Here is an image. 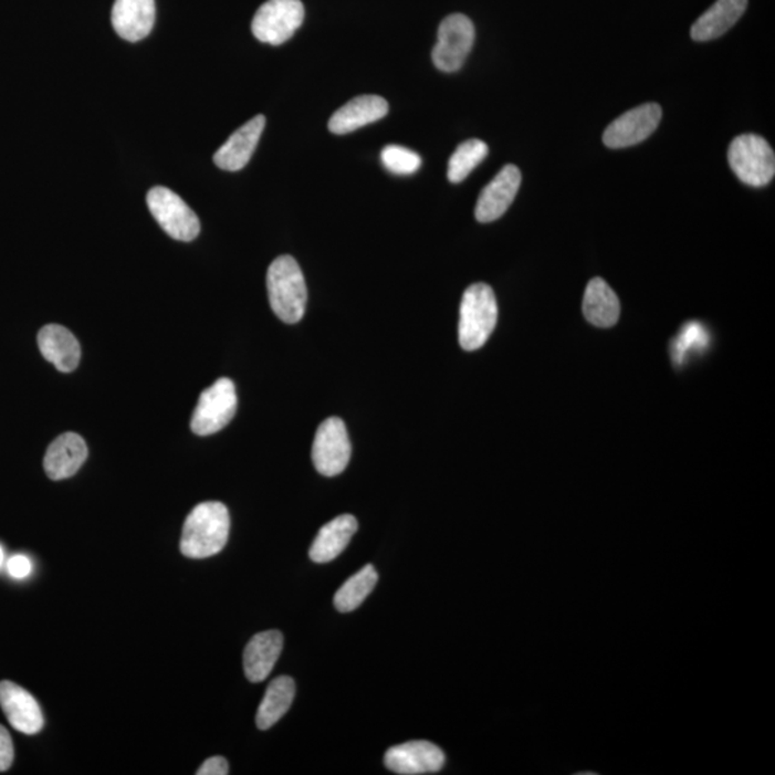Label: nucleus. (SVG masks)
I'll list each match as a JSON object with an SVG mask.
<instances>
[{"label":"nucleus","mask_w":775,"mask_h":775,"mask_svg":"<svg viewBox=\"0 0 775 775\" xmlns=\"http://www.w3.org/2000/svg\"><path fill=\"white\" fill-rule=\"evenodd\" d=\"M474 23L465 14L452 13L438 28V41L432 50V61L442 72H455L464 65L473 50Z\"/></svg>","instance_id":"obj_8"},{"label":"nucleus","mask_w":775,"mask_h":775,"mask_svg":"<svg viewBox=\"0 0 775 775\" xmlns=\"http://www.w3.org/2000/svg\"><path fill=\"white\" fill-rule=\"evenodd\" d=\"M489 156V146L481 139H469L457 147L449 161V180L451 182L464 181L485 157Z\"/></svg>","instance_id":"obj_25"},{"label":"nucleus","mask_w":775,"mask_h":775,"mask_svg":"<svg viewBox=\"0 0 775 775\" xmlns=\"http://www.w3.org/2000/svg\"><path fill=\"white\" fill-rule=\"evenodd\" d=\"M230 516L223 503L196 505L182 527L180 548L190 558H207L223 551L229 541Z\"/></svg>","instance_id":"obj_1"},{"label":"nucleus","mask_w":775,"mask_h":775,"mask_svg":"<svg viewBox=\"0 0 775 775\" xmlns=\"http://www.w3.org/2000/svg\"><path fill=\"white\" fill-rule=\"evenodd\" d=\"M662 119L661 105L649 103L629 109L606 128L604 143L609 148L637 146L651 137Z\"/></svg>","instance_id":"obj_10"},{"label":"nucleus","mask_w":775,"mask_h":775,"mask_svg":"<svg viewBox=\"0 0 775 775\" xmlns=\"http://www.w3.org/2000/svg\"><path fill=\"white\" fill-rule=\"evenodd\" d=\"M378 573L373 565L365 566L354 576H350L336 591L334 604L339 612H353L358 609L370 591L377 586Z\"/></svg>","instance_id":"obj_24"},{"label":"nucleus","mask_w":775,"mask_h":775,"mask_svg":"<svg viewBox=\"0 0 775 775\" xmlns=\"http://www.w3.org/2000/svg\"><path fill=\"white\" fill-rule=\"evenodd\" d=\"M499 307L493 289L474 283L464 292L460 307L459 341L461 348L473 353L485 345L495 325Z\"/></svg>","instance_id":"obj_3"},{"label":"nucleus","mask_w":775,"mask_h":775,"mask_svg":"<svg viewBox=\"0 0 775 775\" xmlns=\"http://www.w3.org/2000/svg\"><path fill=\"white\" fill-rule=\"evenodd\" d=\"M43 358L55 365L61 373H72L78 367L81 359V346L75 336L66 327L61 325L43 326L38 334Z\"/></svg>","instance_id":"obj_19"},{"label":"nucleus","mask_w":775,"mask_h":775,"mask_svg":"<svg viewBox=\"0 0 775 775\" xmlns=\"http://www.w3.org/2000/svg\"><path fill=\"white\" fill-rule=\"evenodd\" d=\"M7 567L9 575L14 577V579H23V577L31 575L32 572L31 561L23 555H17L9 558Z\"/></svg>","instance_id":"obj_29"},{"label":"nucleus","mask_w":775,"mask_h":775,"mask_svg":"<svg viewBox=\"0 0 775 775\" xmlns=\"http://www.w3.org/2000/svg\"><path fill=\"white\" fill-rule=\"evenodd\" d=\"M229 764L223 757H211L201 765L197 775H228Z\"/></svg>","instance_id":"obj_30"},{"label":"nucleus","mask_w":775,"mask_h":775,"mask_svg":"<svg viewBox=\"0 0 775 775\" xmlns=\"http://www.w3.org/2000/svg\"><path fill=\"white\" fill-rule=\"evenodd\" d=\"M14 758V750L11 735L3 725H0V773L11 768Z\"/></svg>","instance_id":"obj_28"},{"label":"nucleus","mask_w":775,"mask_h":775,"mask_svg":"<svg viewBox=\"0 0 775 775\" xmlns=\"http://www.w3.org/2000/svg\"><path fill=\"white\" fill-rule=\"evenodd\" d=\"M305 19L301 0H268L259 8L252 22L256 40L271 45H282L291 40Z\"/></svg>","instance_id":"obj_7"},{"label":"nucleus","mask_w":775,"mask_h":775,"mask_svg":"<svg viewBox=\"0 0 775 775\" xmlns=\"http://www.w3.org/2000/svg\"><path fill=\"white\" fill-rule=\"evenodd\" d=\"M520 185H522V172L519 168L513 164L503 167L502 171L481 191L475 206V219L480 223H491L502 218L516 199Z\"/></svg>","instance_id":"obj_12"},{"label":"nucleus","mask_w":775,"mask_h":775,"mask_svg":"<svg viewBox=\"0 0 775 775\" xmlns=\"http://www.w3.org/2000/svg\"><path fill=\"white\" fill-rule=\"evenodd\" d=\"M444 764L446 754L428 741H409L395 745L385 754V765L395 774H432L440 772Z\"/></svg>","instance_id":"obj_11"},{"label":"nucleus","mask_w":775,"mask_h":775,"mask_svg":"<svg viewBox=\"0 0 775 775\" xmlns=\"http://www.w3.org/2000/svg\"><path fill=\"white\" fill-rule=\"evenodd\" d=\"M748 0H716L691 28L692 40L706 42L729 32L747 11Z\"/></svg>","instance_id":"obj_20"},{"label":"nucleus","mask_w":775,"mask_h":775,"mask_svg":"<svg viewBox=\"0 0 775 775\" xmlns=\"http://www.w3.org/2000/svg\"><path fill=\"white\" fill-rule=\"evenodd\" d=\"M731 170L744 185L764 187L775 175V154L767 139L755 134H743L729 148Z\"/></svg>","instance_id":"obj_4"},{"label":"nucleus","mask_w":775,"mask_h":775,"mask_svg":"<svg viewBox=\"0 0 775 775\" xmlns=\"http://www.w3.org/2000/svg\"><path fill=\"white\" fill-rule=\"evenodd\" d=\"M269 302L279 320L297 324L305 315L307 289L300 263L292 256L273 260L268 271Z\"/></svg>","instance_id":"obj_2"},{"label":"nucleus","mask_w":775,"mask_h":775,"mask_svg":"<svg viewBox=\"0 0 775 775\" xmlns=\"http://www.w3.org/2000/svg\"><path fill=\"white\" fill-rule=\"evenodd\" d=\"M86 457L88 447L84 438L75 432H65L48 447L43 467L51 480H65L78 473Z\"/></svg>","instance_id":"obj_16"},{"label":"nucleus","mask_w":775,"mask_h":775,"mask_svg":"<svg viewBox=\"0 0 775 775\" xmlns=\"http://www.w3.org/2000/svg\"><path fill=\"white\" fill-rule=\"evenodd\" d=\"M238 411V394L232 379L220 378L206 391L191 417V430L197 436H211L223 430Z\"/></svg>","instance_id":"obj_5"},{"label":"nucleus","mask_w":775,"mask_h":775,"mask_svg":"<svg viewBox=\"0 0 775 775\" xmlns=\"http://www.w3.org/2000/svg\"><path fill=\"white\" fill-rule=\"evenodd\" d=\"M111 21L125 41L138 42L150 35L156 23L154 0H115Z\"/></svg>","instance_id":"obj_15"},{"label":"nucleus","mask_w":775,"mask_h":775,"mask_svg":"<svg viewBox=\"0 0 775 775\" xmlns=\"http://www.w3.org/2000/svg\"><path fill=\"white\" fill-rule=\"evenodd\" d=\"M0 706L19 733L35 735L43 729L40 704L22 687L11 681L0 682Z\"/></svg>","instance_id":"obj_13"},{"label":"nucleus","mask_w":775,"mask_h":775,"mask_svg":"<svg viewBox=\"0 0 775 775\" xmlns=\"http://www.w3.org/2000/svg\"><path fill=\"white\" fill-rule=\"evenodd\" d=\"M381 160L392 175L409 176L420 170L422 160L417 153L401 146H387L381 153Z\"/></svg>","instance_id":"obj_26"},{"label":"nucleus","mask_w":775,"mask_h":775,"mask_svg":"<svg viewBox=\"0 0 775 775\" xmlns=\"http://www.w3.org/2000/svg\"><path fill=\"white\" fill-rule=\"evenodd\" d=\"M296 694L295 681L291 677H279L268 687L262 704L259 705L256 724L258 729L266 731L272 729L291 708Z\"/></svg>","instance_id":"obj_23"},{"label":"nucleus","mask_w":775,"mask_h":775,"mask_svg":"<svg viewBox=\"0 0 775 775\" xmlns=\"http://www.w3.org/2000/svg\"><path fill=\"white\" fill-rule=\"evenodd\" d=\"M584 315L598 327H612L620 316V303L614 289L604 279H591L584 297Z\"/></svg>","instance_id":"obj_22"},{"label":"nucleus","mask_w":775,"mask_h":775,"mask_svg":"<svg viewBox=\"0 0 775 775\" xmlns=\"http://www.w3.org/2000/svg\"><path fill=\"white\" fill-rule=\"evenodd\" d=\"M264 125H266V118L263 115H256L238 132H234L228 142L216 151V166L226 171H239L248 166L250 158L256 150L259 139L262 137Z\"/></svg>","instance_id":"obj_14"},{"label":"nucleus","mask_w":775,"mask_h":775,"mask_svg":"<svg viewBox=\"0 0 775 775\" xmlns=\"http://www.w3.org/2000/svg\"><path fill=\"white\" fill-rule=\"evenodd\" d=\"M4 561V553L2 546H0V567H2Z\"/></svg>","instance_id":"obj_31"},{"label":"nucleus","mask_w":775,"mask_h":775,"mask_svg":"<svg viewBox=\"0 0 775 775\" xmlns=\"http://www.w3.org/2000/svg\"><path fill=\"white\" fill-rule=\"evenodd\" d=\"M358 531V522L350 514H342L325 524L312 543L310 556L315 563L335 561L345 551L350 538Z\"/></svg>","instance_id":"obj_21"},{"label":"nucleus","mask_w":775,"mask_h":775,"mask_svg":"<svg viewBox=\"0 0 775 775\" xmlns=\"http://www.w3.org/2000/svg\"><path fill=\"white\" fill-rule=\"evenodd\" d=\"M389 105L383 96L360 95L341 107L329 119L331 133L348 134L365 125L377 123L388 114Z\"/></svg>","instance_id":"obj_17"},{"label":"nucleus","mask_w":775,"mask_h":775,"mask_svg":"<svg viewBox=\"0 0 775 775\" xmlns=\"http://www.w3.org/2000/svg\"><path fill=\"white\" fill-rule=\"evenodd\" d=\"M147 206L164 232L180 242H191L200 233V220L186 201L167 187H154L147 195Z\"/></svg>","instance_id":"obj_6"},{"label":"nucleus","mask_w":775,"mask_h":775,"mask_svg":"<svg viewBox=\"0 0 775 775\" xmlns=\"http://www.w3.org/2000/svg\"><path fill=\"white\" fill-rule=\"evenodd\" d=\"M708 344V335L698 322H691L683 327L675 344H673L672 355L675 364L681 365L690 350L702 349Z\"/></svg>","instance_id":"obj_27"},{"label":"nucleus","mask_w":775,"mask_h":775,"mask_svg":"<svg viewBox=\"0 0 775 775\" xmlns=\"http://www.w3.org/2000/svg\"><path fill=\"white\" fill-rule=\"evenodd\" d=\"M283 649V635L279 630H266L254 635L244 649L243 666L250 682L266 680Z\"/></svg>","instance_id":"obj_18"},{"label":"nucleus","mask_w":775,"mask_h":775,"mask_svg":"<svg viewBox=\"0 0 775 775\" xmlns=\"http://www.w3.org/2000/svg\"><path fill=\"white\" fill-rule=\"evenodd\" d=\"M353 447L348 431L341 418H327L317 428L312 447V460L317 473L335 476L344 473L349 464Z\"/></svg>","instance_id":"obj_9"}]
</instances>
